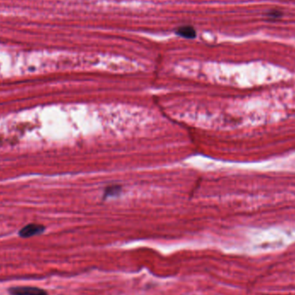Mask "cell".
Listing matches in <instances>:
<instances>
[{
	"label": "cell",
	"instance_id": "cell-1",
	"mask_svg": "<svg viewBox=\"0 0 295 295\" xmlns=\"http://www.w3.org/2000/svg\"><path fill=\"white\" fill-rule=\"evenodd\" d=\"M11 295H48L45 290L36 286H13L9 288Z\"/></svg>",
	"mask_w": 295,
	"mask_h": 295
},
{
	"label": "cell",
	"instance_id": "cell-2",
	"mask_svg": "<svg viewBox=\"0 0 295 295\" xmlns=\"http://www.w3.org/2000/svg\"><path fill=\"white\" fill-rule=\"evenodd\" d=\"M45 231V227L41 225L36 224H30L24 226V228L19 232V236L22 238H30L33 236L40 235Z\"/></svg>",
	"mask_w": 295,
	"mask_h": 295
},
{
	"label": "cell",
	"instance_id": "cell-3",
	"mask_svg": "<svg viewBox=\"0 0 295 295\" xmlns=\"http://www.w3.org/2000/svg\"><path fill=\"white\" fill-rule=\"evenodd\" d=\"M175 33L177 34L178 36H182L187 39H193L196 37V30H194V28L189 25L178 28L177 30H175Z\"/></svg>",
	"mask_w": 295,
	"mask_h": 295
},
{
	"label": "cell",
	"instance_id": "cell-4",
	"mask_svg": "<svg viewBox=\"0 0 295 295\" xmlns=\"http://www.w3.org/2000/svg\"><path fill=\"white\" fill-rule=\"evenodd\" d=\"M121 192V187L118 186H112L111 187H107L106 190L105 196L110 197V196L118 195V193Z\"/></svg>",
	"mask_w": 295,
	"mask_h": 295
},
{
	"label": "cell",
	"instance_id": "cell-5",
	"mask_svg": "<svg viewBox=\"0 0 295 295\" xmlns=\"http://www.w3.org/2000/svg\"><path fill=\"white\" fill-rule=\"evenodd\" d=\"M268 16L273 19H276V18H280L282 16V13L278 10H272L270 12H268Z\"/></svg>",
	"mask_w": 295,
	"mask_h": 295
}]
</instances>
